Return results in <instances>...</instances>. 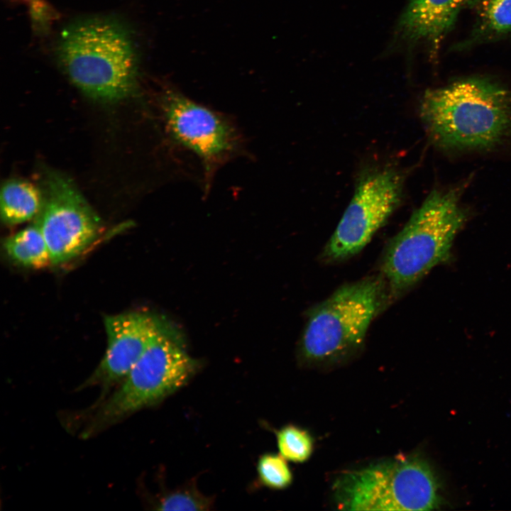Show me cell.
<instances>
[{"mask_svg":"<svg viewBox=\"0 0 511 511\" xmlns=\"http://www.w3.org/2000/svg\"><path fill=\"white\" fill-rule=\"evenodd\" d=\"M4 246L8 256L24 267L40 269L52 264L47 243L35 221L7 238Z\"/></svg>","mask_w":511,"mask_h":511,"instance_id":"4fadbf2b","label":"cell"},{"mask_svg":"<svg viewBox=\"0 0 511 511\" xmlns=\"http://www.w3.org/2000/svg\"><path fill=\"white\" fill-rule=\"evenodd\" d=\"M383 278L346 284L313 307L301 341V354L312 363L339 360L357 350L385 300Z\"/></svg>","mask_w":511,"mask_h":511,"instance_id":"5b68a950","label":"cell"},{"mask_svg":"<svg viewBox=\"0 0 511 511\" xmlns=\"http://www.w3.org/2000/svg\"><path fill=\"white\" fill-rule=\"evenodd\" d=\"M475 39L494 38L511 33V0H483L478 4Z\"/></svg>","mask_w":511,"mask_h":511,"instance_id":"5bb4252c","label":"cell"},{"mask_svg":"<svg viewBox=\"0 0 511 511\" xmlns=\"http://www.w3.org/2000/svg\"><path fill=\"white\" fill-rule=\"evenodd\" d=\"M480 0H408L394 31L393 45L425 43L436 50L462 10Z\"/></svg>","mask_w":511,"mask_h":511,"instance_id":"8fae6325","label":"cell"},{"mask_svg":"<svg viewBox=\"0 0 511 511\" xmlns=\"http://www.w3.org/2000/svg\"><path fill=\"white\" fill-rule=\"evenodd\" d=\"M256 469L260 483L269 488L283 489L292 483V472L281 454L266 453L261 455Z\"/></svg>","mask_w":511,"mask_h":511,"instance_id":"2e32d148","label":"cell"},{"mask_svg":"<svg viewBox=\"0 0 511 511\" xmlns=\"http://www.w3.org/2000/svg\"><path fill=\"white\" fill-rule=\"evenodd\" d=\"M347 510H429L441 503L437 478L424 460L397 456L346 471L333 486Z\"/></svg>","mask_w":511,"mask_h":511,"instance_id":"277c9868","label":"cell"},{"mask_svg":"<svg viewBox=\"0 0 511 511\" xmlns=\"http://www.w3.org/2000/svg\"><path fill=\"white\" fill-rule=\"evenodd\" d=\"M161 107L171 138L199 159L207 177L238 152V131L221 114L174 90L163 94Z\"/></svg>","mask_w":511,"mask_h":511,"instance_id":"9c48e42d","label":"cell"},{"mask_svg":"<svg viewBox=\"0 0 511 511\" xmlns=\"http://www.w3.org/2000/svg\"><path fill=\"white\" fill-rule=\"evenodd\" d=\"M57 57L70 80L85 95L108 102L136 89L138 58L126 29L107 18H89L65 28Z\"/></svg>","mask_w":511,"mask_h":511,"instance_id":"3957f363","label":"cell"},{"mask_svg":"<svg viewBox=\"0 0 511 511\" xmlns=\"http://www.w3.org/2000/svg\"><path fill=\"white\" fill-rule=\"evenodd\" d=\"M41 190L43 204L35 221L47 243L52 264L64 263L97 239L101 221L67 177L48 172Z\"/></svg>","mask_w":511,"mask_h":511,"instance_id":"ba28073f","label":"cell"},{"mask_svg":"<svg viewBox=\"0 0 511 511\" xmlns=\"http://www.w3.org/2000/svg\"><path fill=\"white\" fill-rule=\"evenodd\" d=\"M403 182L402 175L390 167L363 175L324 248V258L341 261L359 253L400 203Z\"/></svg>","mask_w":511,"mask_h":511,"instance_id":"52a82bcc","label":"cell"},{"mask_svg":"<svg viewBox=\"0 0 511 511\" xmlns=\"http://www.w3.org/2000/svg\"><path fill=\"white\" fill-rule=\"evenodd\" d=\"M467 187L465 181L433 189L391 239L380 267L388 296L402 295L449 260L454 241L468 218L461 204Z\"/></svg>","mask_w":511,"mask_h":511,"instance_id":"7a4b0ae2","label":"cell"},{"mask_svg":"<svg viewBox=\"0 0 511 511\" xmlns=\"http://www.w3.org/2000/svg\"><path fill=\"white\" fill-rule=\"evenodd\" d=\"M107 347L104 357L82 386L109 388L121 383L156 337L163 332L152 315L138 312L104 319Z\"/></svg>","mask_w":511,"mask_h":511,"instance_id":"30bf717a","label":"cell"},{"mask_svg":"<svg viewBox=\"0 0 511 511\" xmlns=\"http://www.w3.org/2000/svg\"><path fill=\"white\" fill-rule=\"evenodd\" d=\"M420 116L432 141L449 153H488L511 145V90L486 79L427 90Z\"/></svg>","mask_w":511,"mask_h":511,"instance_id":"6da1fadb","label":"cell"},{"mask_svg":"<svg viewBox=\"0 0 511 511\" xmlns=\"http://www.w3.org/2000/svg\"><path fill=\"white\" fill-rule=\"evenodd\" d=\"M212 500L192 485L177 488L164 495L157 504L159 510H207Z\"/></svg>","mask_w":511,"mask_h":511,"instance_id":"e0dca14e","label":"cell"},{"mask_svg":"<svg viewBox=\"0 0 511 511\" xmlns=\"http://www.w3.org/2000/svg\"><path fill=\"white\" fill-rule=\"evenodd\" d=\"M280 454L286 460L301 463L307 460L313 450V440L309 432L289 424L276 432Z\"/></svg>","mask_w":511,"mask_h":511,"instance_id":"9a60e30c","label":"cell"},{"mask_svg":"<svg viewBox=\"0 0 511 511\" xmlns=\"http://www.w3.org/2000/svg\"><path fill=\"white\" fill-rule=\"evenodd\" d=\"M0 202L3 221L16 225L38 215L43 204V193L30 182L12 179L2 185Z\"/></svg>","mask_w":511,"mask_h":511,"instance_id":"7c38bea8","label":"cell"},{"mask_svg":"<svg viewBox=\"0 0 511 511\" xmlns=\"http://www.w3.org/2000/svg\"><path fill=\"white\" fill-rule=\"evenodd\" d=\"M194 369V361L162 332L98 410L89 431L158 402L183 386Z\"/></svg>","mask_w":511,"mask_h":511,"instance_id":"8992f818","label":"cell"}]
</instances>
